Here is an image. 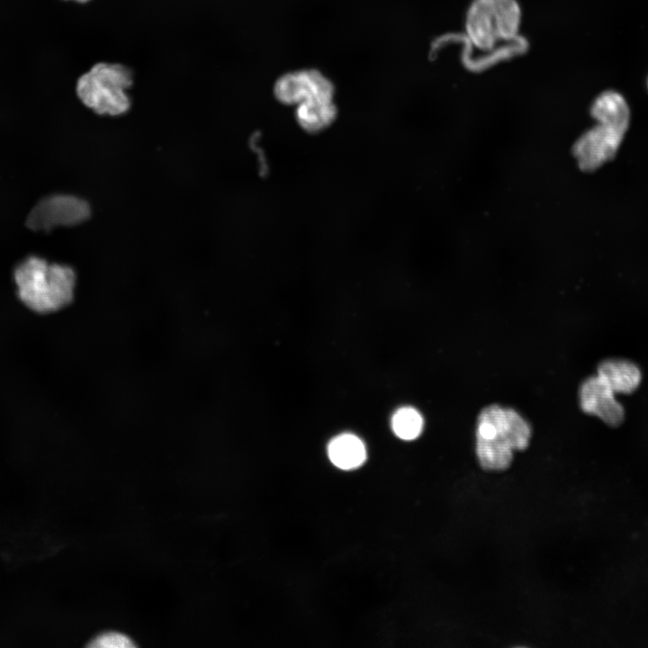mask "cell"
<instances>
[{"mask_svg":"<svg viewBox=\"0 0 648 648\" xmlns=\"http://www.w3.org/2000/svg\"><path fill=\"white\" fill-rule=\"evenodd\" d=\"M615 393L629 394L641 383L642 374L632 361L621 358H609L598 366V374Z\"/></svg>","mask_w":648,"mask_h":648,"instance_id":"9c48e42d","label":"cell"},{"mask_svg":"<svg viewBox=\"0 0 648 648\" xmlns=\"http://www.w3.org/2000/svg\"><path fill=\"white\" fill-rule=\"evenodd\" d=\"M592 117L598 123L584 132L572 148L583 171H594L615 158L630 123V110L611 104L598 109Z\"/></svg>","mask_w":648,"mask_h":648,"instance_id":"3957f363","label":"cell"},{"mask_svg":"<svg viewBox=\"0 0 648 648\" xmlns=\"http://www.w3.org/2000/svg\"><path fill=\"white\" fill-rule=\"evenodd\" d=\"M521 11L517 0H472L465 21L468 39L487 50L497 41L513 40L518 32Z\"/></svg>","mask_w":648,"mask_h":648,"instance_id":"5b68a950","label":"cell"},{"mask_svg":"<svg viewBox=\"0 0 648 648\" xmlns=\"http://www.w3.org/2000/svg\"><path fill=\"white\" fill-rule=\"evenodd\" d=\"M70 1H76V2H78V3H85V2H87V1H89V0H70Z\"/></svg>","mask_w":648,"mask_h":648,"instance_id":"5bb4252c","label":"cell"},{"mask_svg":"<svg viewBox=\"0 0 648 648\" xmlns=\"http://www.w3.org/2000/svg\"><path fill=\"white\" fill-rule=\"evenodd\" d=\"M275 98L287 105L313 100H333L334 86L320 71L305 69L282 76L274 86Z\"/></svg>","mask_w":648,"mask_h":648,"instance_id":"52a82bcc","label":"cell"},{"mask_svg":"<svg viewBox=\"0 0 648 648\" xmlns=\"http://www.w3.org/2000/svg\"><path fill=\"white\" fill-rule=\"evenodd\" d=\"M14 276L19 299L37 313L58 310L73 299L76 273L68 266L30 256L16 266Z\"/></svg>","mask_w":648,"mask_h":648,"instance_id":"7a4b0ae2","label":"cell"},{"mask_svg":"<svg viewBox=\"0 0 648 648\" xmlns=\"http://www.w3.org/2000/svg\"><path fill=\"white\" fill-rule=\"evenodd\" d=\"M328 455L331 463L342 470L360 467L366 459V448L356 436L345 433L334 437L328 446Z\"/></svg>","mask_w":648,"mask_h":648,"instance_id":"30bf717a","label":"cell"},{"mask_svg":"<svg viewBox=\"0 0 648 648\" xmlns=\"http://www.w3.org/2000/svg\"><path fill=\"white\" fill-rule=\"evenodd\" d=\"M132 79L130 70L122 65L99 63L78 78L76 94L86 107L98 114L121 115L130 106L127 90Z\"/></svg>","mask_w":648,"mask_h":648,"instance_id":"277c9868","label":"cell"},{"mask_svg":"<svg viewBox=\"0 0 648 648\" xmlns=\"http://www.w3.org/2000/svg\"><path fill=\"white\" fill-rule=\"evenodd\" d=\"M529 423L515 410L493 404L482 410L476 429V454L490 472L509 467L514 451L525 450L531 437Z\"/></svg>","mask_w":648,"mask_h":648,"instance_id":"6da1fadb","label":"cell"},{"mask_svg":"<svg viewBox=\"0 0 648 648\" xmlns=\"http://www.w3.org/2000/svg\"><path fill=\"white\" fill-rule=\"evenodd\" d=\"M424 420L414 408L402 407L397 410L392 418V428L394 434L403 440L416 439L422 432Z\"/></svg>","mask_w":648,"mask_h":648,"instance_id":"7c38bea8","label":"cell"},{"mask_svg":"<svg viewBox=\"0 0 648 648\" xmlns=\"http://www.w3.org/2000/svg\"><path fill=\"white\" fill-rule=\"evenodd\" d=\"M338 111L333 100H313L297 105L295 117L299 125L310 133H317L328 127Z\"/></svg>","mask_w":648,"mask_h":648,"instance_id":"8fae6325","label":"cell"},{"mask_svg":"<svg viewBox=\"0 0 648 648\" xmlns=\"http://www.w3.org/2000/svg\"><path fill=\"white\" fill-rule=\"evenodd\" d=\"M94 648H131L135 644L131 637L122 632L109 630L97 634L89 643Z\"/></svg>","mask_w":648,"mask_h":648,"instance_id":"4fadbf2b","label":"cell"},{"mask_svg":"<svg viewBox=\"0 0 648 648\" xmlns=\"http://www.w3.org/2000/svg\"><path fill=\"white\" fill-rule=\"evenodd\" d=\"M615 394L600 377L590 376L580 387V406L583 412L597 416L608 426L617 427L624 421L625 410Z\"/></svg>","mask_w":648,"mask_h":648,"instance_id":"ba28073f","label":"cell"},{"mask_svg":"<svg viewBox=\"0 0 648 648\" xmlns=\"http://www.w3.org/2000/svg\"><path fill=\"white\" fill-rule=\"evenodd\" d=\"M91 215L89 203L70 194H52L42 198L30 212L25 225L34 231L49 232L58 226H75Z\"/></svg>","mask_w":648,"mask_h":648,"instance_id":"8992f818","label":"cell"}]
</instances>
